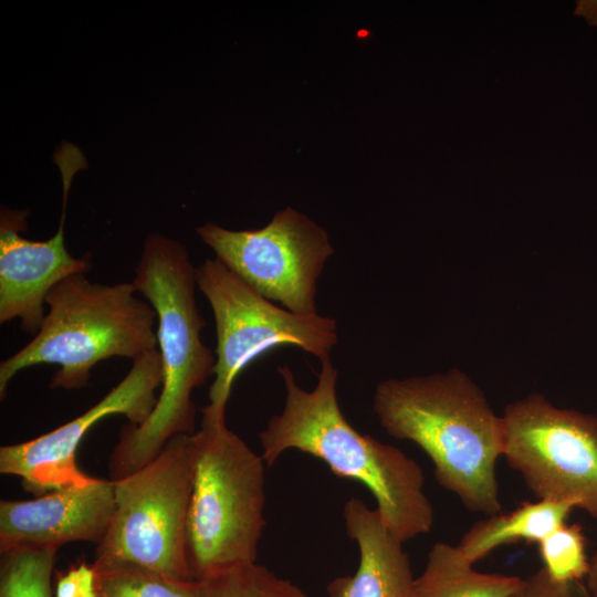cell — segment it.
Listing matches in <instances>:
<instances>
[{
  "mask_svg": "<svg viewBox=\"0 0 597 597\" xmlns=\"http://www.w3.org/2000/svg\"><path fill=\"white\" fill-rule=\"evenodd\" d=\"M54 597H97L96 570L85 561L59 572Z\"/></svg>",
  "mask_w": 597,
  "mask_h": 597,
  "instance_id": "obj_20",
  "label": "cell"
},
{
  "mask_svg": "<svg viewBox=\"0 0 597 597\" xmlns=\"http://www.w3.org/2000/svg\"><path fill=\"white\" fill-rule=\"evenodd\" d=\"M70 187L63 188V209L57 232L46 241H32L25 211L1 209L0 216V323L20 321L24 333L35 335L45 317L50 291L64 279L87 273L90 254L76 259L64 243V220Z\"/></svg>",
  "mask_w": 597,
  "mask_h": 597,
  "instance_id": "obj_11",
  "label": "cell"
},
{
  "mask_svg": "<svg viewBox=\"0 0 597 597\" xmlns=\"http://www.w3.org/2000/svg\"><path fill=\"white\" fill-rule=\"evenodd\" d=\"M511 597H583L574 591L572 584L553 580L545 569L530 575ZM589 597V596H588Z\"/></svg>",
  "mask_w": 597,
  "mask_h": 597,
  "instance_id": "obj_21",
  "label": "cell"
},
{
  "mask_svg": "<svg viewBox=\"0 0 597 597\" xmlns=\"http://www.w3.org/2000/svg\"><path fill=\"white\" fill-rule=\"evenodd\" d=\"M133 284L157 315L163 381L147 419L123 427L109 458L111 480L143 468L174 437L195 432L192 391L213 375L217 362L201 339L207 324L196 303V268L182 243L157 233L147 237Z\"/></svg>",
  "mask_w": 597,
  "mask_h": 597,
  "instance_id": "obj_3",
  "label": "cell"
},
{
  "mask_svg": "<svg viewBox=\"0 0 597 597\" xmlns=\"http://www.w3.org/2000/svg\"><path fill=\"white\" fill-rule=\"evenodd\" d=\"M575 14L584 15L590 25L597 24V1H577Z\"/></svg>",
  "mask_w": 597,
  "mask_h": 597,
  "instance_id": "obj_22",
  "label": "cell"
},
{
  "mask_svg": "<svg viewBox=\"0 0 597 597\" xmlns=\"http://www.w3.org/2000/svg\"><path fill=\"white\" fill-rule=\"evenodd\" d=\"M96 570L97 597H199L202 583L179 579L139 566Z\"/></svg>",
  "mask_w": 597,
  "mask_h": 597,
  "instance_id": "obj_16",
  "label": "cell"
},
{
  "mask_svg": "<svg viewBox=\"0 0 597 597\" xmlns=\"http://www.w3.org/2000/svg\"><path fill=\"white\" fill-rule=\"evenodd\" d=\"M285 402L259 433L262 458L271 467L286 450L296 449L323 462L338 478L365 485L374 495L383 522L405 543L431 531L433 506L423 490L421 467L400 449L357 431L344 417L336 394L338 371L331 358L321 360L317 383L303 389L287 365L279 366Z\"/></svg>",
  "mask_w": 597,
  "mask_h": 597,
  "instance_id": "obj_1",
  "label": "cell"
},
{
  "mask_svg": "<svg viewBox=\"0 0 597 597\" xmlns=\"http://www.w3.org/2000/svg\"><path fill=\"white\" fill-rule=\"evenodd\" d=\"M523 582L519 576L478 572L458 546L438 542L413 578L409 597H511Z\"/></svg>",
  "mask_w": 597,
  "mask_h": 597,
  "instance_id": "obj_15",
  "label": "cell"
},
{
  "mask_svg": "<svg viewBox=\"0 0 597 597\" xmlns=\"http://www.w3.org/2000/svg\"><path fill=\"white\" fill-rule=\"evenodd\" d=\"M574 504L567 501L538 499L524 502L515 510L502 511L473 523L457 545L472 564L500 547L517 542L540 543L565 524Z\"/></svg>",
  "mask_w": 597,
  "mask_h": 597,
  "instance_id": "obj_14",
  "label": "cell"
},
{
  "mask_svg": "<svg viewBox=\"0 0 597 597\" xmlns=\"http://www.w3.org/2000/svg\"><path fill=\"white\" fill-rule=\"evenodd\" d=\"M57 549L1 554L0 597H54L52 574Z\"/></svg>",
  "mask_w": 597,
  "mask_h": 597,
  "instance_id": "obj_17",
  "label": "cell"
},
{
  "mask_svg": "<svg viewBox=\"0 0 597 597\" xmlns=\"http://www.w3.org/2000/svg\"><path fill=\"white\" fill-rule=\"evenodd\" d=\"M190 451L188 559L202 582L255 563L266 523L264 460L226 423L201 422Z\"/></svg>",
  "mask_w": 597,
  "mask_h": 597,
  "instance_id": "obj_5",
  "label": "cell"
},
{
  "mask_svg": "<svg viewBox=\"0 0 597 597\" xmlns=\"http://www.w3.org/2000/svg\"><path fill=\"white\" fill-rule=\"evenodd\" d=\"M136 292L133 282L94 283L85 273L56 284L45 298L49 312L39 332L0 364L1 399L19 371L39 364L59 366L51 388L80 389L97 363L111 357L134 362L156 350V312Z\"/></svg>",
  "mask_w": 597,
  "mask_h": 597,
  "instance_id": "obj_4",
  "label": "cell"
},
{
  "mask_svg": "<svg viewBox=\"0 0 597 597\" xmlns=\"http://www.w3.org/2000/svg\"><path fill=\"white\" fill-rule=\"evenodd\" d=\"M373 409L391 437L416 443L430 458L438 483L470 512L502 511L496 462L505 431L483 391L463 371L388 378Z\"/></svg>",
  "mask_w": 597,
  "mask_h": 597,
  "instance_id": "obj_2",
  "label": "cell"
},
{
  "mask_svg": "<svg viewBox=\"0 0 597 597\" xmlns=\"http://www.w3.org/2000/svg\"><path fill=\"white\" fill-rule=\"evenodd\" d=\"M196 276L211 306L217 336L214 379L201 422L226 423L227 404L239 374L271 349L295 346L322 360L337 344L334 318L300 315L273 304L217 258L198 265Z\"/></svg>",
  "mask_w": 597,
  "mask_h": 597,
  "instance_id": "obj_7",
  "label": "cell"
},
{
  "mask_svg": "<svg viewBox=\"0 0 597 597\" xmlns=\"http://www.w3.org/2000/svg\"><path fill=\"white\" fill-rule=\"evenodd\" d=\"M343 515L347 535L358 546L359 563L353 575L336 577L327 585L328 597H409L415 577L408 554L377 509L352 498Z\"/></svg>",
  "mask_w": 597,
  "mask_h": 597,
  "instance_id": "obj_13",
  "label": "cell"
},
{
  "mask_svg": "<svg viewBox=\"0 0 597 597\" xmlns=\"http://www.w3.org/2000/svg\"><path fill=\"white\" fill-rule=\"evenodd\" d=\"M161 381L156 349L135 359L127 375L78 417L38 438L1 447L0 472L19 476L22 486L35 495L91 483L95 478L76 463V450L86 432L112 415H123L132 425L144 422L157 402Z\"/></svg>",
  "mask_w": 597,
  "mask_h": 597,
  "instance_id": "obj_10",
  "label": "cell"
},
{
  "mask_svg": "<svg viewBox=\"0 0 597 597\" xmlns=\"http://www.w3.org/2000/svg\"><path fill=\"white\" fill-rule=\"evenodd\" d=\"M503 457L538 498L567 501L597 520V416L542 394L509 404Z\"/></svg>",
  "mask_w": 597,
  "mask_h": 597,
  "instance_id": "obj_8",
  "label": "cell"
},
{
  "mask_svg": "<svg viewBox=\"0 0 597 597\" xmlns=\"http://www.w3.org/2000/svg\"><path fill=\"white\" fill-rule=\"evenodd\" d=\"M537 546L543 568L553 580L573 584L587 576L589 558L586 554V537L578 524L561 525Z\"/></svg>",
  "mask_w": 597,
  "mask_h": 597,
  "instance_id": "obj_19",
  "label": "cell"
},
{
  "mask_svg": "<svg viewBox=\"0 0 597 597\" xmlns=\"http://www.w3.org/2000/svg\"><path fill=\"white\" fill-rule=\"evenodd\" d=\"M113 481L115 510L97 544L94 568L132 565L193 579L187 540L192 491L190 434L174 437L143 468Z\"/></svg>",
  "mask_w": 597,
  "mask_h": 597,
  "instance_id": "obj_6",
  "label": "cell"
},
{
  "mask_svg": "<svg viewBox=\"0 0 597 597\" xmlns=\"http://www.w3.org/2000/svg\"><path fill=\"white\" fill-rule=\"evenodd\" d=\"M199 597H308L297 585L256 563L202 580Z\"/></svg>",
  "mask_w": 597,
  "mask_h": 597,
  "instance_id": "obj_18",
  "label": "cell"
},
{
  "mask_svg": "<svg viewBox=\"0 0 597 597\" xmlns=\"http://www.w3.org/2000/svg\"><path fill=\"white\" fill-rule=\"evenodd\" d=\"M197 232L260 295L295 314H318L317 280L334 249L326 231L306 216L287 207L261 229L232 231L208 222Z\"/></svg>",
  "mask_w": 597,
  "mask_h": 597,
  "instance_id": "obj_9",
  "label": "cell"
},
{
  "mask_svg": "<svg viewBox=\"0 0 597 597\" xmlns=\"http://www.w3.org/2000/svg\"><path fill=\"white\" fill-rule=\"evenodd\" d=\"M115 510L113 480L59 489L33 500L0 502V553L57 549L104 537Z\"/></svg>",
  "mask_w": 597,
  "mask_h": 597,
  "instance_id": "obj_12",
  "label": "cell"
},
{
  "mask_svg": "<svg viewBox=\"0 0 597 597\" xmlns=\"http://www.w3.org/2000/svg\"><path fill=\"white\" fill-rule=\"evenodd\" d=\"M586 579L589 597H597V551L589 559V570Z\"/></svg>",
  "mask_w": 597,
  "mask_h": 597,
  "instance_id": "obj_23",
  "label": "cell"
}]
</instances>
